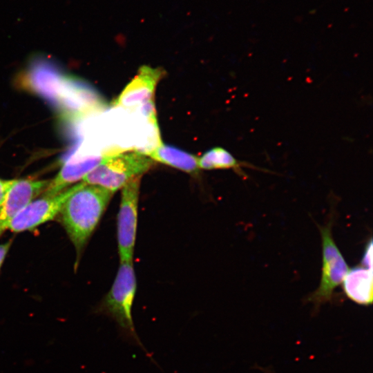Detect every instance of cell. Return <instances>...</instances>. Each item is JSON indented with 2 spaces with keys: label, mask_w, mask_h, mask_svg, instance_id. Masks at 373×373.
I'll list each match as a JSON object with an SVG mask.
<instances>
[{
  "label": "cell",
  "mask_w": 373,
  "mask_h": 373,
  "mask_svg": "<svg viewBox=\"0 0 373 373\" xmlns=\"http://www.w3.org/2000/svg\"><path fill=\"white\" fill-rule=\"evenodd\" d=\"M135 292L136 278L133 261L120 262L111 288L95 312L113 318L117 323L122 338L140 347L153 360L138 337L133 324L132 307Z\"/></svg>",
  "instance_id": "7a4b0ae2"
},
{
  "label": "cell",
  "mask_w": 373,
  "mask_h": 373,
  "mask_svg": "<svg viewBox=\"0 0 373 373\" xmlns=\"http://www.w3.org/2000/svg\"><path fill=\"white\" fill-rule=\"evenodd\" d=\"M12 241L0 244V268L11 245Z\"/></svg>",
  "instance_id": "e0dca14e"
},
{
  "label": "cell",
  "mask_w": 373,
  "mask_h": 373,
  "mask_svg": "<svg viewBox=\"0 0 373 373\" xmlns=\"http://www.w3.org/2000/svg\"><path fill=\"white\" fill-rule=\"evenodd\" d=\"M141 177L135 178L122 189L117 215V243L120 262L133 261L136 239L138 201Z\"/></svg>",
  "instance_id": "52a82bcc"
},
{
  "label": "cell",
  "mask_w": 373,
  "mask_h": 373,
  "mask_svg": "<svg viewBox=\"0 0 373 373\" xmlns=\"http://www.w3.org/2000/svg\"><path fill=\"white\" fill-rule=\"evenodd\" d=\"M199 169H233L237 174L247 178V175L243 171V167L264 171L267 170L258 169L252 164L237 160L230 152L222 147H215L204 153L198 159Z\"/></svg>",
  "instance_id": "5bb4252c"
},
{
  "label": "cell",
  "mask_w": 373,
  "mask_h": 373,
  "mask_svg": "<svg viewBox=\"0 0 373 373\" xmlns=\"http://www.w3.org/2000/svg\"><path fill=\"white\" fill-rule=\"evenodd\" d=\"M332 220L324 227L318 226L322 238L323 266L319 286L308 298L318 307L329 301L334 290L343 283L349 267L332 236Z\"/></svg>",
  "instance_id": "8992f818"
},
{
  "label": "cell",
  "mask_w": 373,
  "mask_h": 373,
  "mask_svg": "<svg viewBox=\"0 0 373 373\" xmlns=\"http://www.w3.org/2000/svg\"><path fill=\"white\" fill-rule=\"evenodd\" d=\"M346 296L352 301L364 305L372 303V269L364 266L349 270L343 281Z\"/></svg>",
  "instance_id": "7c38bea8"
},
{
  "label": "cell",
  "mask_w": 373,
  "mask_h": 373,
  "mask_svg": "<svg viewBox=\"0 0 373 373\" xmlns=\"http://www.w3.org/2000/svg\"><path fill=\"white\" fill-rule=\"evenodd\" d=\"M147 155L153 161L189 173H196L199 170L198 159L195 155L162 142L150 151Z\"/></svg>",
  "instance_id": "4fadbf2b"
},
{
  "label": "cell",
  "mask_w": 373,
  "mask_h": 373,
  "mask_svg": "<svg viewBox=\"0 0 373 373\" xmlns=\"http://www.w3.org/2000/svg\"><path fill=\"white\" fill-rule=\"evenodd\" d=\"M104 106L101 96L91 86L66 74L54 108L63 122L75 123L102 110Z\"/></svg>",
  "instance_id": "5b68a950"
},
{
  "label": "cell",
  "mask_w": 373,
  "mask_h": 373,
  "mask_svg": "<svg viewBox=\"0 0 373 373\" xmlns=\"http://www.w3.org/2000/svg\"><path fill=\"white\" fill-rule=\"evenodd\" d=\"M65 75L52 58L36 54L31 57L16 82L19 88L41 97L54 107Z\"/></svg>",
  "instance_id": "277c9868"
},
{
  "label": "cell",
  "mask_w": 373,
  "mask_h": 373,
  "mask_svg": "<svg viewBox=\"0 0 373 373\" xmlns=\"http://www.w3.org/2000/svg\"><path fill=\"white\" fill-rule=\"evenodd\" d=\"M49 182L31 179L12 180L0 207V236L26 206L44 193Z\"/></svg>",
  "instance_id": "9c48e42d"
},
{
  "label": "cell",
  "mask_w": 373,
  "mask_h": 373,
  "mask_svg": "<svg viewBox=\"0 0 373 373\" xmlns=\"http://www.w3.org/2000/svg\"><path fill=\"white\" fill-rule=\"evenodd\" d=\"M153 163L150 157L140 151L106 153L100 164L86 174L82 182L115 193L131 180L141 177Z\"/></svg>",
  "instance_id": "3957f363"
},
{
  "label": "cell",
  "mask_w": 373,
  "mask_h": 373,
  "mask_svg": "<svg viewBox=\"0 0 373 373\" xmlns=\"http://www.w3.org/2000/svg\"><path fill=\"white\" fill-rule=\"evenodd\" d=\"M104 154H93L65 160L63 166L55 178L50 181L43 195H53L76 182L100 164Z\"/></svg>",
  "instance_id": "8fae6325"
},
{
  "label": "cell",
  "mask_w": 373,
  "mask_h": 373,
  "mask_svg": "<svg viewBox=\"0 0 373 373\" xmlns=\"http://www.w3.org/2000/svg\"><path fill=\"white\" fill-rule=\"evenodd\" d=\"M163 71L147 66H142L115 102L124 108H134L153 101L155 87Z\"/></svg>",
  "instance_id": "30bf717a"
},
{
  "label": "cell",
  "mask_w": 373,
  "mask_h": 373,
  "mask_svg": "<svg viewBox=\"0 0 373 373\" xmlns=\"http://www.w3.org/2000/svg\"><path fill=\"white\" fill-rule=\"evenodd\" d=\"M372 243L370 242L362 259V265L372 269Z\"/></svg>",
  "instance_id": "9a60e30c"
},
{
  "label": "cell",
  "mask_w": 373,
  "mask_h": 373,
  "mask_svg": "<svg viewBox=\"0 0 373 373\" xmlns=\"http://www.w3.org/2000/svg\"><path fill=\"white\" fill-rule=\"evenodd\" d=\"M114 193L84 182L73 190L59 211L61 222L73 242L77 258L99 223Z\"/></svg>",
  "instance_id": "6da1fadb"
},
{
  "label": "cell",
  "mask_w": 373,
  "mask_h": 373,
  "mask_svg": "<svg viewBox=\"0 0 373 373\" xmlns=\"http://www.w3.org/2000/svg\"><path fill=\"white\" fill-rule=\"evenodd\" d=\"M73 190V186L53 195H43L32 200L10 222L8 228L14 232L32 230L52 220Z\"/></svg>",
  "instance_id": "ba28073f"
},
{
  "label": "cell",
  "mask_w": 373,
  "mask_h": 373,
  "mask_svg": "<svg viewBox=\"0 0 373 373\" xmlns=\"http://www.w3.org/2000/svg\"><path fill=\"white\" fill-rule=\"evenodd\" d=\"M12 180H0V207L3 201L7 191L12 184Z\"/></svg>",
  "instance_id": "2e32d148"
}]
</instances>
